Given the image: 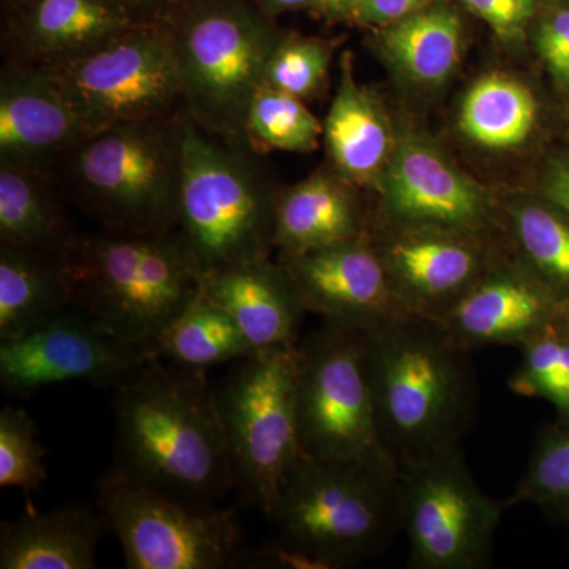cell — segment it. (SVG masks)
Returning <instances> with one entry per match:
<instances>
[{"label": "cell", "mask_w": 569, "mask_h": 569, "mask_svg": "<svg viewBox=\"0 0 569 569\" xmlns=\"http://www.w3.org/2000/svg\"><path fill=\"white\" fill-rule=\"evenodd\" d=\"M116 470L194 507L236 488L216 389L206 370L152 359L114 385Z\"/></svg>", "instance_id": "1"}, {"label": "cell", "mask_w": 569, "mask_h": 569, "mask_svg": "<svg viewBox=\"0 0 569 569\" xmlns=\"http://www.w3.org/2000/svg\"><path fill=\"white\" fill-rule=\"evenodd\" d=\"M381 447L397 467L462 448L477 415L470 350L443 325L403 316L367 337Z\"/></svg>", "instance_id": "2"}, {"label": "cell", "mask_w": 569, "mask_h": 569, "mask_svg": "<svg viewBox=\"0 0 569 569\" xmlns=\"http://www.w3.org/2000/svg\"><path fill=\"white\" fill-rule=\"evenodd\" d=\"M63 269L74 309L116 339L156 351L203 293V272L178 230L80 236Z\"/></svg>", "instance_id": "3"}, {"label": "cell", "mask_w": 569, "mask_h": 569, "mask_svg": "<svg viewBox=\"0 0 569 569\" xmlns=\"http://www.w3.org/2000/svg\"><path fill=\"white\" fill-rule=\"evenodd\" d=\"M282 548L317 569L353 567L400 531L399 467L385 456L328 460L301 455L268 516Z\"/></svg>", "instance_id": "4"}, {"label": "cell", "mask_w": 569, "mask_h": 569, "mask_svg": "<svg viewBox=\"0 0 569 569\" xmlns=\"http://www.w3.org/2000/svg\"><path fill=\"white\" fill-rule=\"evenodd\" d=\"M182 116L121 123L86 138L61 157L70 200L103 230H178Z\"/></svg>", "instance_id": "5"}, {"label": "cell", "mask_w": 569, "mask_h": 569, "mask_svg": "<svg viewBox=\"0 0 569 569\" xmlns=\"http://www.w3.org/2000/svg\"><path fill=\"white\" fill-rule=\"evenodd\" d=\"M247 146L204 132L183 112L178 233L203 277L269 258L277 197L266 189Z\"/></svg>", "instance_id": "6"}, {"label": "cell", "mask_w": 569, "mask_h": 569, "mask_svg": "<svg viewBox=\"0 0 569 569\" xmlns=\"http://www.w3.org/2000/svg\"><path fill=\"white\" fill-rule=\"evenodd\" d=\"M164 32L174 52L183 112L204 132L247 146V112L279 44L274 32L239 2L204 3Z\"/></svg>", "instance_id": "7"}, {"label": "cell", "mask_w": 569, "mask_h": 569, "mask_svg": "<svg viewBox=\"0 0 569 569\" xmlns=\"http://www.w3.org/2000/svg\"><path fill=\"white\" fill-rule=\"evenodd\" d=\"M299 343L272 348L239 359L233 372L216 389L236 489L247 503L269 516L299 445Z\"/></svg>", "instance_id": "8"}, {"label": "cell", "mask_w": 569, "mask_h": 569, "mask_svg": "<svg viewBox=\"0 0 569 569\" xmlns=\"http://www.w3.org/2000/svg\"><path fill=\"white\" fill-rule=\"evenodd\" d=\"M97 508L121 542L129 569L244 567L249 549L233 508L194 507L153 492L110 468Z\"/></svg>", "instance_id": "9"}, {"label": "cell", "mask_w": 569, "mask_h": 569, "mask_svg": "<svg viewBox=\"0 0 569 569\" xmlns=\"http://www.w3.org/2000/svg\"><path fill=\"white\" fill-rule=\"evenodd\" d=\"M367 337L356 326L323 321L299 342L296 407L302 455L389 458L378 437Z\"/></svg>", "instance_id": "10"}, {"label": "cell", "mask_w": 569, "mask_h": 569, "mask_svg": "<svg viewBox=\"0 0 569 569\" xmlns=\"http://www.w3.org/2000/svg\"><path fill=\"white\" fill-rule=\"evenodd\" d=\"M400 530L413 569L488 567L507 505L486 496L468 470L463 448L399 468Z\"/></svg>", "instance_id": "11"}, {"label": "cell", "mask_w": 569, "mask_h": 569, "mask_svg": "<svg viewBox=\"0 0 569 569\" xmlns=\"http://www.w3.org/2000/svg\"><path fill=\"white\" fill-rule=\"evenodd\" d=\"M89 137L121 123L176 114L182 88L164 29L140 26L44 70Z\"/></svg>", "instance_id": "12"}, {"label": "cell", "mask_w": 569, "mask_h": 569, "mask_svg": "<svg viewBox=\"0 0 569 569\" xmlns=\"http://www.w3.org/2000/svg\"><path fill=\"white\" fill-rule=\"evenodd\" d=\"M157 358L152 348L116 339L71 307L28 335L0 342V383L11 396L73 381L114 387Z\"/></svg>", "instance_id": "13"}, {"label": "cell", "mask_w": 569, "mask_h": 569, "mask_svg": "<svg viewBox=\"0 0 569 569\" xmlns=\"http://www.w3.org/2000/svg\"><path fill=\"white\" fill-rule=\"evenodd\" d=\"M378 182L392 227L482 236L493 222L485 190L419 134L396 142Z\"/></svg>", "instance_id": "14"}, {"label": "cell", "mask_w": 569, "mask_h": 569, "mask_svg": "<svg viewBox=\"0 0 569 569\" xmlns=\"http://www.w3.org/2000/svg\"><path fill=\"white\" fill-rule=\"evenodd\" d=\"M306 312L372 332L408 316L372 239L358 238L282 257Z\"/></svg>", "instance_id": "15"}, {"label": "cell", "mask_w": 569, "mask_h": 569, "mask_svg": "<svg viewBox=\"0 0 569 569\" xmlns=\"http://www.w3.org/2000/svg\"><path fill=\"white\" fill-rule=\"evenodd\" d=\"M481 238L392 227L391 236L373 244L407 312L438 321L496 264Z\"/></svg>", "instance_id": "16"}, {"label": "cell", "mask_w": 569, "mask_h": 569, "mask_svg": "<svg viewBox=\"0 0 569 569\" xmlns=\"http://www.w3.org/2000/svg\"><path fill=\"white\" fill-rule=\"evenodd\" d=\"M563 301L522 264L496 263L441 318L449 336L467 350L519 348L559 323Z\"/></svg>", "instance_id": "17"}, {"label": "cell", "mask_w": 569, "mask_h": 569, "mask_svg": "<svg viewBox=\"0 0 569 569\" xmlns=\"http://www.w3.org/2000/svg\"><path fill=\"white\" fill-rule=\"evenodd\" d=\"M89 138L48 71L9 62L0 78V163L43 176Z\"/></svg>", "instance_id": "18"}, {"label": "cell", "mask_w": 569, "mask_h": 569, "mask_svg": "<svg viewBox=\"0 0 569 569\" xmlns=\"http://www.w3.org/2000/svg\"><path fill=\"white\" fill-rule=\"evenodd\" d=\"M203 291L223 307L254 351L296 346L306 309L293 277L269 258L204 276Z\"/></svg>", "instance_id": "19"}, {"label": "cell", "mask_w": 569, "mask_h": 569, "mask_svg": "<svg viewBox=\"0 0 569 569\" xmlns=\"http://www.w3.org/2000/svg\"><path fill=\"white\" fill-rule=\"evenodd\" d=\"M137 26L114 0H33L18 29L10 62L52 69Z\"/></svg>", "instance_id": "20"}, {"label": "cell", "mask_w": 569, "mask_h": 569, "mask_svg": "<svg viewBox=\"0 0 569 569\" xmlns=\"http://www.w3.org/2000/svg\"><path fill=\"white\" fill-rule=\"evenodd\" d=\"M108 529L91 508L63 507L39 512L32 507L0 527L2 569H93L97 546Z\"/></svg>", "instance_id": "21"}, {"label": "cell", "mask_w": 569, "mask_h": 569, "mask_svg": "<svg viewBox=\"0 0 569 569\" xmlns=\"http://www.w3.org/2000/svg\"><path fill=\"white\" fill-rule=\"evenodd\" d=\"M323 129L326 148L340 178L358 186L380 181L396 142L376 93L356 82L348 52Z\"/></svg>", "instance_id": "22"}, {"label": "cell", "mask_w": 569, "mask_h": 569, "mask_svg": "<svg viewBox=\"0 0 569 569\" xmlns=\"http://www.w3.org/2000/svg\"><path fill=\"white\" fill-rule=\"evenodd\" d=\"M340 179L313 174L277 197L274 242L282 257L366 238L355 197Z\"/></svg>", "instance_id": "23"}, {"label": "cell", "mask_w": 569, "mask_h": 569, "mask_svg": "<svg viewBox=\"0 0 569 569\" xmlns=\"http://www.w3.org/2000/svg\"><path fill=\"white\" fill-rule=\"evenodd\" d=\"M71 307L61 258L0 244V342L28 335Z\"/></svg>", "instance_id": "24"}, {"label": "cell", "mask_w": 569, "mask_h": 569, "mask_svg": "<svg viewBox=\"0 0 569 569\" xmlns=\"http://www.w3.org/2000/svg\"><path fill=\"white\" fill-rule=\"evenodd\" d=\"M74 233L48 176L0 163V242L67 257Z\"/></svg>", "instance_id": "25"}, {"label": "cell", "mask_w": 569, "mask_h": 569, "mask_svg": "<svg viewBox=\"0 0 569 569\" xmlns=\"http://www.w3.org/2000/svg\"><path fill=\"white\" fill-rule=\"evenodd\" d=\"M381 50L408 80L437 86L458 67L462 22L448 7H430L388 24Z\"/></svg>", "instance_id": "26"}, {"label": "cell", "mask_w": 569, "mask_h": 569, "mask_svg": "<svg viewBox=\"0 0 569 569\" xmlns=\"http://www.w3.org/2000/svg\"><path fill=\"white\" fill-rule=\"evenodd\" d=\"M538 103L526 84L505 73H489L468 89L459 126L471 141L489 149H511L529 140Z\"/></svg>", "instance_id": "27"}, {"label": "cell", "mask_w": 569, "mask_h": 569, "mask_svg": "<svg viewBox=\"0 0 569 569\" xmlns=\"http://www.w3.org/2000/svg\"><path fill=\"white\" fill-rule=\"evenodd\" d=\"M157 353L173 365L208 370L257 351L233 317L203 291L163 332Z\"/></svg>", "instance_id": "28"}, {"label": "cell", "mask_w": 569, "mask_h": 569, "mask_svg": "<svg viewBox=\"0 0 569 569\" xmlns=\"http://www.w3.org/2000/svg\"><path fill=\"white\" fill-rule=\"evenodd\" d=\"M509 233L527 271L569 301V213L548 203L512 204Z\"/></svg>", "instance_id": "29"}, {"label": "cell", "mask_w": 569, "mask_h": 569, "mask_svg": "<svg viewBox=\"0 0 569 569\" xmlns=\"http://www.w3.org/2000/svg\"><path fill=\"white\" fill-rule=\"evenodd\" d=\"M323 123L291 93L261 86L246 121V141L254 151H316Z\"/></svg>", "instance_id": "30"}, {"label": "cell", "mask_w": 569, "mask_h": 569, "mask_svg": "<svg viewBox=\"0 0 569 569\" xmlns=\"http://www.w3.org/2000/svg\"><path fill=\"white\" fill-rule=\"evenodd\" d=\"M518 369L509 377L515 395L548 400L569 421V332L559 323L519 347Z\"/></svg>", "instance_id": "31"}, {"label": "cell", "mask_w": 569, "mask_h": 569, "mask_svg": "<svg viewBox=\"0 0 569 569\" xmlns=\"http://www.w3.org/2000/svg\"><path fill=\"white\" fill-rule=\"evenodd\" d=\"M530 503L569 522V421L539 432L529 466L507 507Z\"/></svg>", "instance_id": "32"}, {"label": "cell", "mask_w": 569, "mask_h": 569, "mask_svg": "<svg viewBox=\"0 0 569 569\" xmlns=\"http://www.w3.org/2000/svg\"><path fill=\"white\" fill-rule=\"evenodd\" d=\"M44 449L37 440L36 422L18 407L0 411V488L32 496L47 479Z\"/></svg>", "instance_id": "33"}, {"label": "cell", "mask_w": 569, "mask_h": 569, "mask_svg": "<svg viewBox=\"0 0 569 569\" xmlns=\"http://www.w3.org/2000/svg\"><path fill=\"white\" fill-rule=\"evenodd\" d=\"M331 58V44L325 40L301 37L280 40L266 67L264 84L302 100L309 99L320 91L328 78Z\"/></svg>", "instance_id": "34"}, {"label": "cell", "mask_w": 569, "mask_h": 569, "mask_svg": "<svg viewBox=\"0 0 569 569\" xmlns=\"http://www.w3.org/2000/svg\"><path fill=\"white\" fill-rule=\"evenodd\" d=\"M535 43L553 80L569 91V9L549 14L539 26Z\"/></svg>", "instance_id": "35"}, {"label": "cell", "mask_w": 569, "mask_h": 569, "mask_svg": "<svg viewBox=\"0 0 569 569\" xmlns=\"http://www.w3.org/2000/svg\"><path fill=\"white\" fill-rule=\"evenodd\" d=\"M500 39H518L533 17L537 0H462Z\"/></svg>", "instance_id": "36"}, {"label": "cell", "mask_w": 569, "mask_h": 569, "mask_svg": "<svg viewBox=\"0 0 569 569\" xmlns=\"http://www.w3.org/2000/svg\"><path fill=\"white\" fill-rule=\"evenodd\" d=\"M427 2L430 0H361L358 17L372 24H392L425 9Z\"/></svg>", "instance_id": "37"}, {"label": "cell", "mask_w": 569, "mask_h": 569, "mask_svg": "<svg viewBox=\"0 0 569 569\" xmlns=\"http://www.w3.org/2000/svg\"><path fill=\"white\" fill-rule=\"evenodd\" d=\"M542 197L548 203L569 213V156L553 160L546 171Z\"/></svg>", "instance_id": "38"}, {"label": "cell", "mask_w": 569, "mask_h": 569, "mask_svg": "<svg viewBox=\"0 0 569 569\" xmlns=\"http://www.w3.org/2000/svg\"><path fill=\"white\" fill-rule=\"evenodd\" d=\"M318 6L331 17H358L361 0H318Z\"/></svg>", "instance_id": "39"}, {"label": "cell", "mask_w": 569, "mask_h": 569, "mask_svg": "<svg viewBox=\"0 0 569 569\" xmlns=\"http://www.w3.org/2000/svg\"><path fill=\"white\" fill-rule=\"evenodd\" d=\"M269 10L302 9V7L318 6V0H261Z\"/></svg>", "instance_id": "40"}, {"label": "cell", "mask_w": 569, "mask_h": 569, "mask_svg": "<svg viewBox=\"0 0 569 569\" xmlns=\"http://www.w3.org/2000/svg\"><path fill=\"white\" fill-rule=\"evenodd\" d=\"M559 325L569 332V301L563 302Z\"/></svg>", "instance_id": "41"}, {"label": "cell", "mask_w": 569, "mask_h": 569, "mask_svg": "<svg viewBox=\"0 0 569 569\" xmlns=\"http://www.w3.org/2000/svg\"><path fill=\"white\" fill-rule=\"evenodd\" d=\"M569 523V522H568Z\"/></svg>", "instance_id": "42"}]
</instances>
